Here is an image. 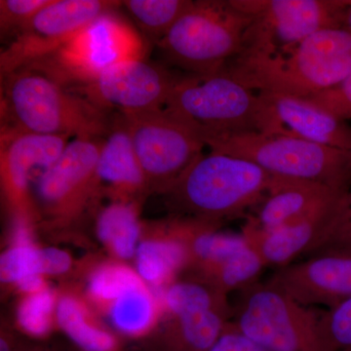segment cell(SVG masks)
<instances>
[{
	"label": "cell",
	"instance_id": "cell-35",
	"mask_svg": "<svg viewBox=\"0 0 351 351\" xmlns=\"http://www.w3.org/2000/svg\"><path fill=\"white\" fill-rule=\"evenodd\" d=\"M338 247L351 248V191L348 193V215H346L345 221L339 228V232L332 240L331 245L326 249L338 248Z\"/></svg>",
	"mask_w": 351,
	"mask_h": 351
},
{
	"label": "cell",
	"instance_id": "cell-4",
	"mask_svg": "<svg viewBox=\"0 0 351 351\" xmlns=\"http://www.w3.org/2000/svg\"><path fill=\"white\" fill-rule=\"evenodd\" d=\"M198 135L211 152L251 161L276 177L350 191L351 152L280 134L245 132Z\"/></svg>",
	"mask_w": 351,
	"mask_h": 351
},
{
	"label": "cell",
	"instance_id": "cell-19",
	"mask_svg": "<svg viewBox=\"0 0 351 351\" xmlns=\"http://www.w3.org/2000/svg\"><path fill=\"white\" fill-rule=\"evenodd\" d=\"M96 180L98 184H108L117 200L132 201V196L149 189L119 112L113 117L112 128L101 145Z\"/></svg>",
	"mask_w": 351,
	"mask_h": 351
},
{
	"label": "cell",
	"instance_id": "cell-37",
	"mask_svg": "<svg viewBox=\"0 0 351 351\" xmlns=\"http://www.w3.org/2000/svg\"><path fill=\"white\" fill-rule=\"evenodd\" d=\"M341 27L351 32V1H346V6L341 13Z\"/></svg>",
	"mask_w": 351,
	"mask_h": 351
},
{
	"label": "cell",
	"instance_id": "cell-24",
	"mask_svg": "<svg viewBox=\"0 0 351 351\" xmlns=\"http://www.w3.org/2000/svg\"><path fill=\"white\" fill-rule=\"evenodd\" d=\"M55 313L60 327L85 350L110 351L114 346L112 335L92 323L86 308L73 295L60 298Z\"/></svg>",
	"mask_w": 351,
	"mask_h": 351
},
{
	"label": "cell",
	"instance_id": "cell-34",
	"mask_svg": "<svg viewBox=\"0 0 351 351\" xmlns=\"http://www.w3.org/2000/svg\"><path fill=\"white\" fill-rule=\"evenodd\" d=\"M43 262V274L58 276L68 271L71 267V258L66 252L57 248L41 249Z\"/></svg>",
	"mask_w": 351,
	"mask_h": 351
},
{
	"label": "cell",
	"instance_id": "cell-36",
	"mask_svg": "<svg viewBox=\"0 0 351 351\" xmlns=\"http://www.w3.org/2000/svg\"><path fill=\"white\" fill-rule=\"evenodd\" d=\"M16 285L27 295L36 294L45 289L43 276H32L22 279Z\"/></svg>",
	"mask_w": 351,
	"mask_h": 351
},
{
	"label": "cell",
	"instance_id": "cell-39",
	"mask_svg": "<svg viewBox=\"0 0 351 351\" xmlns=\"http://www.w3.org/2000/svg\"><path fill=\"white\" fill-rule=\"evenodd\" d=\"M343 351H351V350H343Z\"/></svg>",
	"mask_w": 351,
	"mask_h": 351
},
{
	"label": "cell",
	"instance_id": "cell-30",
	"mask_svg": "<svg viewBox=\"0 0 351 351\" xmlns=\"http://www.w3.org/2000/svg\"><path fill=\"white\" fill-rule=\"evenodd\" d=\"M320 331L330 350H351V298L320 314Z\"/></svg>",
	"mask_w": 351,
	"mask_h": 351
},
{
	"label": "cell",
	"instance_id": "cell-8",
	"mask_svg": "<svg viewBox=\"0 0 351 351\" xmlns=\"http://www.w3.org/2000/svg\"><path fill=\"white\" fill-rule=\"evenodd\" d=\"M232 325L269 351H331L320 331V314L267 282L239 291Z\"/></svg>",
	"mask_w": 351,
	"mask_h": 351
},
{
	"label": "cell",
	"instance_id": "cell-27",
	"mask_svg": "<svg viewBox=\"0 0 351 351\" xmlns=\"http://www.w3.org/2000/svg\"><path fill=\"white\" fill-rule=\"evenodd\" d=\"M142 282L137 272L125 265L110 263L95 270L90 277L88 290L95 301L107 302L110 306L127 290Z\"/></svg>",
	"mask_w": 351,
	"mask_h": 351
},
{
	"label": "cell",
	"instance_id": "cell-14",
	"mask_svg": "<svg viewBox=\"0 0 351 351\" xmlns=\"http://www.w3.org/2000/svg\"><path fill=\"white\" fill-rule=\"evenodd\" d=\"M104 138H76L59 159L34 180L41 207L50 217L66 219L82 211L98 186L97 164Z\"/></svg>",
	"mask_w": 351,
	"mask_h": 351
},
{
	"label": "cell",
	"instance_id": "cell-28",
	"mask_svg": "<svg viewBox=\"0 0 351 351\" xmlns=\"http://www.w3.org/2000/svg\"><path fill=\"white\" fill-rule=\"evenodd\" d=\"M55 298L49 289L36 294L27 295L17 311L19 325L34 336H43L49 332L54 313Z\"/></svg>",
	"mask_w": 351,
	"mask_h": 351
},
{
	"label": "cell",
	"instance_id": "cell-3",
	"mask_svg": "<svg viewBox=\"0 0 351 351\" xmlns=\"http://www.w3.org/2000/svg\"><path fill=\"white\" fill-rule=\"evenodd\" d=\"M274 176L245 159L201 154L168 191L175 208L219 225L260 204Z\"/></svg>",
	"mask_w": 351,
	"mask_h": 351
},
{
	"label": "cell",
	"instance_id": "cell-33",
	"mask_svg": "<svg viewBox=\"0 0 351 351\" xmlns=\"http://www.w3.org/2000/svg\"><path fill=\"white\" fill-rule=\"evenodd\" d=\"M211 351H269L245 337L232 323L228 322L225 331L215 343Z\"/></svg>",
	"mask_w": 351,
	"mask_h": 351
},
{
	"label": "cell",
	"instance_id": "cell-20",
	"mask_svg": "<svg viewBox=\"0 0 351 351\" xmlns=\"http://www.w3.org/2000/svg\"><path fill=\"white\" fill-rule=\"evenodd\" d=\"M198 221L195 218L175 221L159 239L138 244L135 254L138 276L152 285H162L189 265V239Z\"/></svg>",
	"mask_w": 351,
	"mask_h": 351
},
{
	"label": "cell",
	"instance_id": "cell-9",
	"mask_svg": "<svg viewBox=\"0 0 351 351\" xmlns=\"http://www.w3.org/2000/svg\"><path fill=\"white\" fill-rule=\"evenodd\" d=\"M119 113L149 189L168 193L203 154L205 145L197 131L166 108Z\"/></svg>",
	"mask_w": 351,
	"mask_h": 351
},
{
	"label": "cell",
	"instance_id": "cell-31",
	"mask_svg": "<svg viewBox=\"0 0 351 351\" xmlns=\"http://www.w3.org/2000/svg\"><path fill=\"white\" fill-rule=\"evenodd\" d=\"M51 1L52 0H1L0 29L2 38L13 40Z\"/></svg>",
	"mask_w": 351,
	"mask_h": 351
},
{
	"label": "cell",
	"instance_id": "cell-22",
	"mask_svg": "<svg viewBox=\"0 0 351 351\" xmlns=\"http://www.w3.org/2000/svg\"><path fill=\"white\" fill-rule=\"evenodd\" d=\"M140 232L138 206L133 201H114L101 210L97 219L99 239L120 258L135 256Z\"/></svg>",
	"mask_w": 351,
	"mask_h": 351
},
{
	"label": "cell",
	"instance_id": "cell-32",
	"mask_svg": "<svg viewBox=\"0 0 351 351\" xmlns=\"http://www.w3.org/2000/svg\"><path fill=\"white\" fill-rule=\"evenodd\" d=\"M339 119H351V73L339 84L308 98Z\"/></svg>",
	"mask_w": 351,
	"mask_h": 351
},
{
	"label": "cell",
	"instance_id": "cell-16",
	"mask_svg": "<svg viewBox=\"0 0 351 351\" xmlns=\"http://www.w3.org/2000/svg\"><path fill=\"white\" fill-rule=\"evenodd\" d=\"M267 106L265 133L304 138L315 144L351 152V126L308 99L258 92Z\"/></svg>",
	"mask_w": 351,
	"mask_h": 351
},
{
	"label": "cell",
	"instance_id": "cell-10",
	"mask_svg": "<svg viewBox=\"0 0 351 351\" xmlns=\"http://www.w3.org/2000/svg\"><path fill=\"white\" fill-rule=\"evenodd\" d=\"M230 3L252 18L241 53L265 55L292 49L323 29L341 27L346 6V1L339 0H230Z\"/></svg>",
	"mask_w": 351,
	"mask_h": 351
},
{
	"label": "cell",
	"instance_id": "cell-1",
	"mask_svg": "<svg viewBox=\"0 0 351 351\" xmlns=\"http://www.w3.org/2000/svg\"><path fill=\"white\" fill-rule=\"evenodd\" d=\"M219 73L256 92L308 99L336 86L351 73V32L323 29L292 49L276 54H241Z\"/></svg>",
	"mask_w": 351,
	"mask_h": 351
},
{
	"label": "cell",
	"instance_id": "cell-26",
	"mask_svg": "<svg viewBox=\"0 0 351 351\" xmlns=\"http://www.w3.org/2000/svg\"><path fill=\"white\" fill-rule=\"evenodd\" d=\"M108 306L113 326L126 334L144 332L156 319V302L143 282L127 290Z\"/></svg>",
	"mask_w": 351,
	"mask_h": 351
},
{
	"label": "cell",
	"instance_id": "cell-25",
	"mask_svg": "<svg viewBox=\"0 0 351 351\" xmlns=\"http://www.w3.org/2000/svg\"><path fill=\"white\" fill-rule=\"evenodd\" d=\"M191 3V0H126L122 6L143 34L157 45Z\"/></svg>",
	"mask_w": 351,
	"mask_h": 351
},
{
	"label": "cell",
	"instance_id": "cell-2",
	"mask_svg": "<svg viewBox=\"0 0 351 351\" xmlns=\"http://www.w3.org/2000/svg\"><path fill=\"white\" fill-rule=\"evenodd\" d=\"M1 78L2 129L75 138L110 133V112L49 76L24 68Z\"/></svg>",
	"mask_w": 351,
	"mask_h": 351
},
{
	"label": "cell",
	"instance_id": "cell-17",
	"mask_svg": "<svg viewBox=\"0 0 351 351\" xmlns=\"http://www.w3.org/2000/svg\"><path fill=\"white\" fill-rule=\"evenodd\" d=\"M68 136L45 135L2 129L1 168L14 201L22 207L29 182L34 181L62 156Z\"/></svg>",
	"mask_w": 351,
	"mask_h": 351
},
{
	"label": "cell",
	"instance_id": "cell-18",
	"mask_svg": "<svg viewBox=\"0 0 351 351\" xmlns=\"http://www.w3.org/2000/svg\"><path fill=\"white\" fill-rule=\"evenodd\" d=\"M338 191H343L319 182L274 176L257 215L250 219L262 230H277L302 218Z\"/></svg>",
	"mask_w": 351,
	"mask_h": 351
},
{
	"label": "cell",
	"instance_id": "cell-38",
	"mask_svg": "<svg viewBox=\"0 0 351 351\" xmlns=\"http://www.w3.org/2000/svg\"><path fill=\"white\" fill-rule=\"evenodd\" d=\"M16 351H53L41 346H20Z\"/></svg>",
	"mask_w": 351,
	"mask_h": 351
},
{
	"label": "cell",
	"instance_id": "cell-21",
	"mask_svg": "<svg viewBox=\"0 0 351 351\" xmlns=\"http://www.w3.org/2000/svg\"><path fill=\"white\" fill-rule=\"evenodd\" d=\"M232 316L230 306L172 316L154 343V351H211Z\"/></svg>",
	"mask_w": 351,
	"mask_h": 351
},
{
	"label": "cell",
	"instance_id": "cell-12",
	"mask_svg": "<svg viewBox=\"0 0 351 351\" xmlns=\"http://www.w3.org/2000/svg\"><path fill=\"white\" fill-rule=\"evenodd\" d=\"M348 193L338 191L302 218L277 230H262L249 219L241 234L265 267H286L302 255L311 256L330 246L348 214Z\"/></svg>",
	"mask_w": 351,
	"mask_h": 351
},
{
	"label": "cell",
	"instance_id": "cell-6",
	"mask_svg": "<svg viewBox=\"0 0 351 351\" xmlns=\"http://www.w3.org/2000/svg\"><path fill=\"white\" fill-rule=\"evenodd\" d=\"M165 108L188 120L197 133L267 130L262 96L223 73L178 75Z\"/></svg>",
	"mask_w": 351,
	"mask_h": 351
},
{
	"label": "cell",
	"instance_id": "cell-5",
	"mask_svg": "<svg viewBox=\"0 0 351 351\" xmlns=\"http://www.w3.org/2000/svg\"><path fill=\"white\" fill-rule=\"evenodd\" d=\"M251 23L230 0L191 1L157 46L189 75H213L241 53Z\"/></svg>",
	"mask_w": 351,
	"mask_h": 351
},
{
	"label": "cell",
	"instance_id": "cell-23",
	"mask_svg": "<svg viewBox=\"0 0 351 351\" xmlns=\"http://www.w3.org/2000/svg\"><path fill=\"white\" fill-rule=\"evenodd\" d=\"M263 267V261L247 243L223 262L199 272L200 281L226 295L257 282Z\"/></svg>",
	"mask_w": 351,
	"mask_h": 351
},
{
	"label": "cell",
	"instance_id": "cell-15",
	"mask_svg": "<svg viewBox=\"0 0 351 351\" xmlns=\"http://www.w3.org/2000/svg\"><path fill=\"white\" fill-rule=\"evenodd\" d=\"M306 306L328 308L351 298V248H329L277 269L267 281Z\"/></svg>",
	"mask_w": 351,
	"mask_h": 351
},
{
	"label": "cell",
	"instance_id": "cell-11",
	"mask_svg": "<svg viewBox=\"0 0 351 351\" xmlns=\"http://www.w3.org/2000/svg\"><path fill=\"white\" fill-rule=\"evenodd\" d=\"M121 5L112 0H52L2 51L1 77L50 56L95 19Z\"/></svg>",
	"mask_w": 351,
	"mask_h": 351
},
{
	"label": "cell",
	"instance_id": "cell-13",
	"mask_svg": "<svg viewBox=\"0 0 351 351\" xmlns=\"http://www.w3.org/2000/svg\"><path fill=\"white\" fill-rule=\"evenodd\" d=\"M178 75L145 59L124 62L112 66L93 82L73 88L95 105L110 112H144L167 105Z\"/></svg>",
	"mask_w": 351,
	"mask_h": 351
},
{
	"label": "cell",
	"instance_id": "cell-29",
	"mask_svg": "<svg viewBox=\"0 0 351 351\" xmlns=\"http://www.w3.org/2000/svg\"><path fill=\"white\" fill-rule=\"evenodd\" d=\"M0 274L3 282L15 284L25 277L44 276L41 249L34 245L11 247L2 254Z\"/></svg>",
	"mask_w": 351,
	"mask_h": 351
},
{
	"label": "cell",
	"instance_id": "cell-7",
	"mask_svg": "<svg viewBox=\"0 0 351 351\" xmlns=\"http://www.w3.org/2000/svg\"><path fill=\"white\" fill-rule=\"evenodd\" d=\"M145 54L144 39L112 10L90 23L56 52L27 69L73 89L93 82L117 64L145 59Z\"/></svg>",
	"mask_w": 351,
	"mask_h": 351
}]
</instances>
